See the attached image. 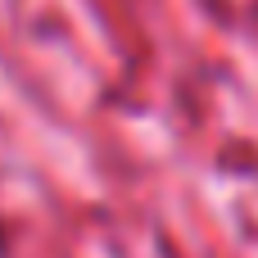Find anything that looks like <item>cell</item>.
Returning <instances> with one entry per match:
<instances>
[{
  "mask_svg": "<svg viewBox=\"0 0 258 258\" xmlns=\"http://www.w3.org/2000/svg\"><path fill=\"white\" fill-rule=\"evenodd\" d=\"M0 258H14V236H9V222L0 218Z\"/></svg>",
  "mask_w": 258,
  "mask_h": 258,
  "instance_id": "cell-1",
  "label": "cell"
}]
</instances>
